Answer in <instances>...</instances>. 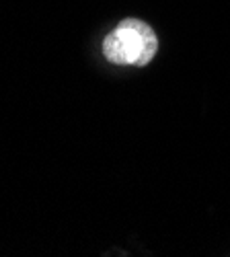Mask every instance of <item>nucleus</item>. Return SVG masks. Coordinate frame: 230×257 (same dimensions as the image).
Listing matches in <instances>:
<instances>
[{
  "label": "nucleus",
  "mask_w": 230,
  "mask_h": 257,
  "mask_svg": "<svg viewBox=\"0 0 230 257\" xmlns=\"http://www.w3.org/2000/svg\"><path fill=\"white\" fill-rule=\"evenodd\" d=\"M158 50L152 27L138 19H125L105 37L103 54L117 66H146Z\"/></svg>",
  "instance_id": "1"
}]
</instances>
